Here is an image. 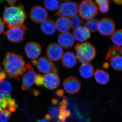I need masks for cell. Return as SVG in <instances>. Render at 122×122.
Returning <instances> with one entry per match:
<instances>
[{
    "label": "cell",
    "mask_w": 122,
    "mask_h": 122,
    "mask_svg": "<svg viewBox=\"0 0 122 122\" xmlns=\"http://www.w3.org/2000/svg\"><path fill=\"white\" fill-rule=\"evenodd\" d=\"M6 1L9 5H10L11 6H13L15 4L16 2H17V1L15 0H9Z\"/></svg>",
    "instance_id": "obj_40"
},
{
    "label": "cell",
    "mask_w": 122,
    "mask_h": 122,
    "mask_svg": "<svg viewBox=\"0 0 122 122\" xmlns=\"http://www.w3.org/2000/svg\"><path fill=\"white\" fill-rule=\"evenodd\" d=\"M49 112L53 120L56 119L59 114V109L56 106H52L49 109Z\"/></svg>",
    "instance_id": "obj_33"
},
{
    "label": "cell",
    "mask_w": 122,
    "mask_h": 122,
    "mask_svg": "<svg viewBox=\"0 0 122 122\" xmlns=\"http://www.w3.org/2000/svg\"><path fill=\"white\" fill-rule=\"evenodd\" d=\"M27 71L24 74L22 78L21 88L24 91L29 90L35 83L37 74L32 66L29 63L25 65Z\"/></svg>",
    "instance_id": "obj_7"
},
{
    "label": "cell",
    "mask_w": 122,
    "mask_h": 122,
    "mask_svg": "<svg viewBox=\"0 0 122 122\" xmlns=\"http://www.w3.org/2000/svg\"><path fill=\"white\" fill-rule=\"evenodd\" d=\"M45 118L47 121V120H48V121H51V120H53L52 118L50 115L49 114H46V115L45 116Z\"/></svg>",
    "instance_id": "obj_41"
},
{
    "label": "cell",
    "mask_w": 122,
    "mask_h": 122,
    "mask_svg": "<svg viewBox=\"0 0 122 122\" xmlns=\"http://www.w3.org/2000/svg\"><path fill=\"white\" fill-rule=\"evenodd\" d=\"M5 24L3 20L0 17V34L4 32L5 27Z\"/></svg>",
    "instance_id": "obj_38"
},
{
    "label": "cell",
    "mask_w": 122,
    "mask_h": 122,
    "mask_svg": "<svg viewBox=\"0 0 122 122\" xmlns=\"http://www.w3.org/2000/svg\"><path fill=\"white\" fill-rule=\"evenodd\" d=\"M26 28L25 25L9 28L4 34L9 41L14 43H18L22 41L25 39Z\"/></svg>",
    "instance_id": "obj_6"
},
{
    "label": "cell",
    "mask_w": 122,
    "mask_h": 122,
    "mask_svg": "<svg viewBox=\"0 0 122 122\" xmlns=\"http://www.w3.org/2000/svg\"><path fill=\"white\" fill-rule=\"evenodd\" d=\"M64 93H65V92L63 90H58L56 92V94L57 96H59V97H61L63 96Z\"/></svg>",
    "instance_id": "obj_39"
},
{
    "label": "cell",
    "mask_w": 122,
    "mask_h": 122,
    "mask_svg": "<svg viewBox=\"0 0 122 122\" xmlns=\"http://www.w3.org/2000/svg\"><path fill=\"white\" fill-rule=\"evenodd\" d=\"M63 86L65 90L68 93L74 94L77 93L81 89V82L76 77L70 76L64 80Z\"/></svg>",
    "instance_id": "obj_11"
},
{
    "label": "cell",
    "mask_w": 122,
    "mask_h": 122,
    "mask_svg": "<svg viewBox=\"0 0 122 122\" xmlns=\"http://www.w3.org/2000/svg\"><path fill=\"white\" fill-rule=\"evenodd\" d=\"M120 52H121V55L122 56V47L121 48V50H120Z\"/></svg>",
    "instance_id": "obj_47"
},
{
    "label": "cell",
    "mask_w": 122,
    "mask_h": 122,
    "mask_svg": "<svg viewBox=\"0 0 122 122\" xmlns=\"http://www.w3.org/2000/svg\"><path fill=\"white\" fill-rule=\"evenodd\" d=\"M12 91V86L7 80L0 81V96H6L10 95Z\"/></svg>",
    "instance_id": "obj_22"
},
{
    "label": "cell",
    "mask_w": 122,
    "mask_h": 122,
    "mask_svg": "<svg viewBox=\"0 0 122 122\" xmlns=\"http://www.w3.org/2000/svg\"><path fill=\"white\" fill-rule=\"evenodd\" d=\"M73 34L75 39L80 42L86 41L91 36L90 32L84 26H81L74 30Z\"/></svg>",
    "instance_id": "obj_17"
},
{
    "label": "cell",
    "mask_w": 122,
    "mask_h": 122,
    "mask_svg": "<svg viewBox=\"0 0 122 122\" xmlns=\"http://www.w3.org/2000/svg\"><path fill=\"white\" fill-rule=\"evenodd\" d=\"M6 78V72L5 70L0 71V81L5 80Z\"/></svg>",
    "instance_id": "obj_37"
},
{
    "label": "cell",
    "mask_w": 122,
    "mask_h": 122,
    "mask_svg": "<svg viewBox=\"0 0 122 122\" xmlns=\"http://www.w3.org/2000/svg\"><path fill=\"white\" fill-rule=\"evenodd\" d=\"M75 39L70 32L61 33L58 38V44L63 48L69 49L74 45Z\"/></svg>",
    "instance_id": "obj_15"
},
{
    "label": "cell",
    "mask_w": 122,
    "mask_h": 122,
    "mask_svg": "<svg viewBox=\"0 0 122 122\" xmlns=\"http://www.w3.org/2000/svg\"><path fill=\"white\" fill-rule=\"evenodd\" d=\"M114 1L116 4L119 5H122V0H114Z\"/></svg>",
    "instance_id": "obj_44"
},
{
    "label": "cell",
    "mask_w": 122,
    "mask_h": 122,
    "mask_svg": "<svg viewBox=\"0 0 122 122\" xmlns=\"http://www.w3.org/2000/svg\"><path fill=\"white\" fill-rule=\"evenodd\" d=\"M55 22L56 28L61 33L69 32L72 28L70 18L63 17H59Z\"/></svg>",
    "instance_id": "obj_18"
},
{
    "label": "cell",
    "mask_w": 122,
    "mask_h": 122,
    "mask_svg": "<svg viewBox=\"0 0 122 122\" xmlns=\"http://www.w3.org/2000/svg\"><path fill=\"white\" fill-rule=\"evenodd\" d=\"M68 105V100L67 97L65 96H63L62 99L60 102V106H67Z\"/></svg>",
    "instance_id": "obj_36"
},
{
    "label": "cell",
    "mask_w": 122,
    "mask_h": 122,
    "mask_svg": "<svg viewBox=\"0 0 122 122\" xmlns=\"http://www.w3.org/2000/svg\"><path fill=\"white\" fill-rule=\"evenodd\" d=\"M70 19L71 21V27L74 30L81 27L83 24L82 19L79 15H75Z\"/></svg>",
    "instance_id": "obj_29"
},
{
    "label": "cell",
    "mask_w": 122,
    "mask_h": 122,
    "mask_svg": "<svg viewBox=\"0 0 122 122\" xmlns=\"http://www.w3.org/2000/svg\"><path fill=\"white\" fill-rule=\"evenodd\" d=\"M34 92V95H38V94L39 93V92H38V91H37L35 90V92Z\"/></svg>",
    "instance_id": "obj_46"
},
{
    "label": "cell",
    "mask_w": 122,
    "mask_h": 122,
    "mask_svg": "<svg viewBox=\"0 0 122 122\" xmlns=\"http://www.w3.org/2000/svg\"><path fill=\"white\" fill-rule=\"evenodd\" d=\"M44 77L41 74H37L35 84L38 86H41L44 85Z\"/></svg>",
    "instance_id": "obj_35"
},
{
    "label": "cell",
    "mask_w": 122,
    "mask_h": 122,
    "mask_svg": "<svg viewBox=\"0 0 122 122\" xmlns=\"http://www.w3.org/2000/svg\"><path fill=\"white\" fill-rule=\"evenodd\" d=\"M77 60L76 55L74 53L68 52L63 54L61 59V62L65 68H72L76 65Z\"/></svg>",
    "instance_id": "obj_16"
},
{
    "label": "cell",
    "mask_w": 122,
    "mask_h": 122,
    "mask_svg": "<svg viewBox=\"0 0 122 122\" xmlns=\"http://www.w3.org/2000/svg\"><path fill=\"white\" fill-rule=\"evenodd\" d=\"M59 100L57 98L52 99V102L53 105H57L59 102Z\"/></svg>",
    "instance_id": "obj_42"
},
{
    "label": "cell",
    "mask_w": 122,
    "mask_h": 122,
    "mask_svg": "<svg viewBox=\"0 0 122 122\" xmlns=\"http://www.w3.org/2000/svg\"><path fill=\"white\" fill-rule=\"evenodd\" d=\"M58 119L60 122H66L67 118L70 117L71 112L69 110L59 111Z\"/></svg>",
    "instance_id": "obj_32"
},
{
    "label": "cell",
    "mask_w": 122,
    "mask_h": 122,
    "mask_svg": "<svg viewBox=\"0 0 122 122\" xmlns=\"http://www.w3.org/2000/svg\"><path fill=\"white\" fill-rule=\"evenodd\" d=\"M111 65L114 70L117 71H122V56L118 55L111 60Z\"/></svg>",
    "instance_id": "obj_25"
},
{
    "label": "cell",
    "mask_w": 122,
    "mask_h": 122,
    "mask_svg": "<svg viewBox=\"0 0 122 122\" xmlns=\"http://www.w3.org/2000/svg\"><path fill=\"white\" fill-rule=\"evenodd\" d=\"M121 47L115 45L112 47H110L109 51L106 57V59L110 62L112 58L121 55Z\"/></svg>",
    "instance_id": "obj_23"
},
{
    "label": "cell",
    "mask_w": 122,
    "mask_h": 122,
    "mask_svg": "<svg viewBox=\"0 0 122 122\" xmlns=\"http://www.w3.org/2000/svg\"><path fill=\"white\" fill-rule=\"evenodd\" d=\"M26 17L24 6L20 4L17 6L5 7L3 20L9 28L21 25Z\"/></svg>",
    "instance_id": "obj_2"
},
{
    "label": "cell",
    "mask_w": 122,
    "mask_h": 122,
    "mask_svg": "<svg viewBox=\"0 0 122 122\" xmlns=\"http://www.w3.org/2000/svg\"><path fill=\"white\" fill-rule=\"evenodd\" d=\"M36 122H49L47 120H44V119H40L38 120Z\"/></svg>",
    "instance_id": "obj_45"
},
{
    "label": "cell",
    "mask_w": 122,
    "mask_h": 122,
    "mask_svg": "<svg viewBox=\"0 0 122 122\" xmlns=\"http://www.w3.org/2000/svg\"><path fill=\"white\" fill-rule=\"evenodd\" d=\"M30 16L33 21L39 24L42 23L47 20L48 15L45 8L37 5L33 7L31 10Z\"/></svg>",
    "instance_id": "obj_12"
},
{
    "label": "cell",
    "mask_w": 122,
    "mask_h": 122,
    "mask_svg": "<svg viewBox=\"0 0 122 122\" xmlns=\"http://www.w3.org/2000/svg\"><path fill=\"white\" fill-rule=\"evenodd\" d=\"M99 21L96 18L87 20L85 22V26L90 32H95L98 30Z\"/></svg>",
    "instance_id": "obj_27"
},
{
    "label": "cell",
    "mask_w": 122,
    "mask_h": 122,
    "mask_svg": "<svg viewBox=\"0 0 122 122\" xmlns=\"http://www.w3.org/2000/svg\"><path fill=\"white\" fill-rule=\"evenodd\" d=\"M2 64L8 76L10 78L20 80V77L26 71L25 63L23 57L13 53H7Z\"/></svg>",
    "instance_id": "obj_1"
},
{
    "label": "cell",
    "mask_w": 122,
    "mask_h": 122,
    "mask_svg": "<svg viewBox=\"0 0 122 122\" xmlns=\"http://www.w3.org/2000/svg\"></svg>",
    "instance_id": "obj_48"
},
{
    "label": "cell",
    "mask_w": 122,
    "mask_h": 122,
    "mask_svg": "<svg viewBox=\"0 0 122 122\" xmlns=\"http://www.w3.org/2000/svg\"><path fill=\"white\" fill-rule=\"evenodd\" d=\"M44 85L46 89L49 90L56 89L59 86L60 79L56 73L50 72L43 76Z\"/></svg>",
    "instance_id": "obj_14"
},
{
    "label": "cell",
    "mask_w": 122,
    "mask_h": 122,
    "mask_svg": "<svg viewBox=\"0 0 122 122\" xmlns=\"http://www.w3.org/2000/svg\"><path fill=\"white\" fill-rule=\"evenodd\" d=\"M40 44L35 42H30L25 46V51L26 56L30 59L35 60L40 56L41 52Z\"/></svg>",
    "instance_id": "obj_13"
},
{
    "label": "cell",
    "mask_w": 122,
    "mask_h": 122,
    "mask_svg": "<svg viewBox=\"0 0 122 122\" xmlns=\"http://www.w3.org/2000/svg\"><path fill=\"white\" fill-rule=\"evenodd\" d=\"M98 5L100 12L103 13H106L109 10V1L108 0H97L95 1Z\"/></svg>",
    "instance_id": "obj_28"
},
{
    "label": "cell",
    "mask_w": 122,
    "mask_h": 122,
    "mask_svg": "<svg viewBox=\"0 0 122 122\" xmlns=\"http://www.w3.org/2000/svg\"><path fill=\"white\" fill-rule=\"evenodd\" d=\"M79 72L84 78H90L94 74L93 66L89 63L82 64L79 68Z\"/></svg>",
    "instance_id": "obj_20"
},
{
    "label": "cell",
    "mask_w": 122,
    "mask_h": 122,
    "mask_svg": "<svg viewBox=\"0 0 122 122\" xmlns=\"http://www.w3.org/2000/svg\"><path fill=\"white\" fill-rule=\"evenodd\" d=\"M11 115V112L9 110H2L0 112V122H8Z\"/></svg>",
    "instance_id": "obj_31"
},
{
    "label": "cell",
    "mask_w": 122,
    "mask_h": 122,
    "mask_svg": "<svg viewBox=\"0 0 122 122\" xmlns=\"http://www.w3.org/2000/svg\"><path fill=\"white\" fill-rule=\"evenodd\" d=\"M41 28L42 31L46 35H53L56 30L55 22L50 19H47L41 23Z\"/></svg>",
    "instance_id": "obj_19"
},
{
    "label": "cell",
    "mask_w": 122,
    "mask_h": 122,
    "mask_svg": "<svg viewBox=\"0 0 122 122\" xmlns=\"http://www.w3.org/2000/svg\"><path fill=\"white\" fill-rule=\"evenodd\" d=\"M98 11L96 4L91 0L83 1L78 5L79 15L86 20L94 18L97 14Z\"/></svg>",
    "instance_id": "obj_4"
},
{
    "label": "cell",
    "mask_w": 122,
    "mask_h": 122,
    "mask_svg": "<svg viewBox=\"0 0 122 122\" xmlns=\"http://www.w3.org/2000/svg\"><path fill=\"white\" fill-rule=\"evenodd\" d=\"M115 29V24L110 18H105L99 21L97 30L101 35L105 36L111 35Z\"/></svg>",
    "instance_id": "obj_8"
},
{
    "label": "cell",
    "mask_w": 122,
    "mask_h": 122,
    "mask_svg": "<svg viewBox=\"0 0 122 122\" xmlns=\"http://www.w3.org/2000/svg\"><path fill=\"white\" fill-rule=\"evenodd\" d=\"M11 98V95L0 96V112L8 107L9 101Z\"/></svg>",
    "instance_id": "obj_30"
},
{
    "label": "cell",
    "mask_w": 122,
    "mask_h": 122,
    "mask_svg": "<svg viewBox=\"0 0 122 122\" xmlns=\"http://www.w3.org/2000/svg\"><path fill=\"white\" fill-rule=\"evenodd\" d=\"M111 39L115 46H122V29L114 31L111 35Z\"/></svg>",
    "instance_id": "obj_24"
},
{
    "label": "cell",
    "mask_w": 122,
    "mask_h": 122,
    "mask_svg": "<svg viewBox=\"0 0 122 122\" xmlns=\"http://www.w3.org/2000/svg\"><path fill=\"white\" fill-rule=\"evenodd\" d=\"M47 57L52 61H57L61 59L63 54V48L57 43H51L46 48Z\"/></svg>",
    "instance_id": "obj_10"
},
{
    "label": "cell",
    "mask_w": 122,
    "mask_h": 122,
    "mask_svg": "<svg viewBox=\"0 0 122 122\" xmlns=\"http://www.w3.org/2000/svg\"><path fill=\"white\" fill-rule=\"evenodd\" d=\"M95 80L98 84L106 85L110 80V76L107 72L102 69H97L94 73Z\"/></svg>",
    "instance_id": "obj_21"
},
{
    "label": "cell",
    "mask_w": 122,
    "mask_h": 122,
    "mask_svg": "<svg viewBox=\"0 0 122 122\" xmlns=\"http://www.w3.org/2000/svg\"><path fill=\"white\" fill-rule=\"evenodd\" d=\"M75 49L77 58L82 64L89 63L96 56L95 47L89 42L77 44Z\"/></svg>",
    "instance_id": "obj_3"
},
{
    "label": "cell",
    "mask_w": 122,
    "mask_h": 122,
    "mask_svg": "<svg viewBox=\"0 0 122 122\" xmlns=\"http://www.w3.org/2000/svg\"><path fill=\"white\" fill-rule=\"evenodd\" d=\"M78 5L76 2L66 1L60 4L55 15L71 18L78 13Z\"/></svg>",
    "instance_id": "obj_5"
},
{
    "label": "cell",
    "mask_w": 122,
    "mask_h": 122,
    "mask_svg": "<svg viewBox=\"0 0 122 122\" xmlns=\"http://www.w3.org/2000/svg\"><path fill=\"white\" fill-rule=\"evenodd\" d=\"M35 66L42 73L46 74L52 72L57 73V69L54 68L52 61L46 57H42L37 60Z\"/></svg>",
    "instance_id": "obj_9"
},
{
    "label": "cell",
    "mask_w": 122,
    "mask_h": 122,
    "mask_svg": "<svg viewBox=\"0 0 122 122\" xmlns=\"http://www.w3.org/2000/svg\"><path fill=\"white\" fill-rule=\"evenodd\" d=\"M103 66L105 69H108L109 66V63H107V62H105V63H103Z\"/></svg>",
    "instance_id": "obj_43"
},
{
    "label": "cell",
    "mask_w": 122,
    "mask_h": 122,
    "mask_svg": "<svg viewBox=\"0 0 122 122\" xmlns=\"http://www.w3.org/2000/svg\"><path fill=\"white\" fill-rule=\"evenodd\" d=\"M18 107L16 100L14 99L11 98L9 101L8 109L10 112H14L16 110Z\"/></svg>",
    "instance_id": "obj_34"
},
{
    "label": "cell",
    "mask_w": 122,
    "mask_h": 122,
    "mask_svg": "<svg viewBox=\"0 0 122 122\" xmlns=\"http://www.w3.org/2000/svg\"><path fill=\"white\" fill-rule=\"evenodd\" d=\"M44 4L46 8L50 11H54L58 10L60 5V2L57 0H46Z\"/></svg>",
    "instance_id": "obj_26"
}]
</instances>
